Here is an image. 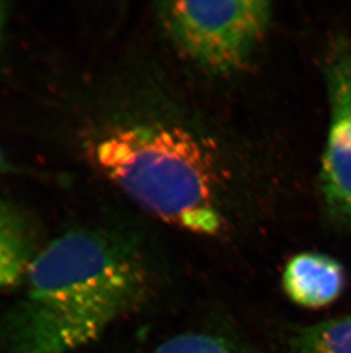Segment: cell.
I'll return each instance as SVG.
<instances>
[{
    "label": "cell",
    "instance_id": "10",
    "mask_svg": "<svg viewBox=\"0 0 351 353\" xmlns=\"http://www.w3.org/2000/svg\"><path fill=\"white\" fill-rule=\"evenodd\" d=\"M5 13H6V10H5V7H3V3H0V38H1V34H3Z\"/></svg>",
    "mask_w": 351,
    "mask_h": 353
},
{
    "label": "cell",
    "instance_id": "4",
    "mask_svg": "<svg viewBox=\"0 0 351 353\" xmlns=\"http://www.w3.org/2000/svg\"><path fill=\"white\" fill-rule=\"evenodd\" d=\"M330 125L319 187L331 220L351 230V43L334 45L325 65Z\"/></svg>",
    "mask_w": 351,
    "mask_h": 353
},
{
    "label": "cell",
    "instance_id": "5",
    "mask_svg": "<svg viewBox=\"0 0 351 353\" xmlns=\"http://www.w3.org/2000/svg\"><path fill=\"white\" fill-rule=\"evenodd\" d=\"M281 283L288 299L295 304L319 309L341 296L347 276L343 265L333 257L305 252L288 260Z\"/></svg>",
    "mask_w": 351,
    "mask_h": 353
},
{
    "label": "cell",
    "instance_id": "8",
    "mask_svg": "<svg viewBox=\"0 0 351 353\" xmlns=\"http://www.w3.org/2000/svg\"><path fill=\"white\" fill-rule=\"evenodd\" d=\"M153 353H242L222 337L206 333H185L171 337Z\"/></svg>",
    "mask_w": 351,
    "mask_h": 353
},
{
    "label": "cell",
    "instance_id": "3",
    "mask_svg": "<svg viewBox=\"0 0 351 353\" xmlns=\"http://www.w3.org/2000/svg\"><path fill=\"white\" fill-rule=\"evenodd\" d=\"M158 17L180 53L204 70L232 74L248 60L272 21V3L163 1Z\"/></svg>",
    "mask_w": 351,
    "mask_h": 353
},
{
    "label": "cell",
    "instance_id": "6",
    "mask_svg": "<svg viewBox=\"0 0 351 353\" xmlns=\"http://www.w3.org/2000/svg\"><path fill=\"white\" fill-rule=\"evenodd\" d=\"M34 256L29 224L13 205L0 199V290L23 279Z\"/></svg>",
    "mask_w": 351,
    "mask_h": 353
},
{
    "label": "cell",
    "instance_id": "2",
    "mask_svg": "<svg viewBox=\"0 0 351 353\" xmlns=\"http://www.w3.org/2000/svg\"><path fill=\"white\" fill-rule=\"evenodd\" d=\"M97 168L149 213L193 234L222 230V170L202 137L167 120H134L92 147Z\"/></svg>",
    "mask_w": 351,
    "mask_h": 353
},
{
    "label": "cell",
    "instance_id": "1",
    "mask_svg": "<svg viewBox=\"0 0 351 353\" xmlns=\"http://www.w3.org/2000/svg\"><path fill=\"white\" fill-rule=\"evenodd\" d=\"M7 325L12 353H76L133 310L146 292L140 259L92 230L62 234L34 254Z\"/></svg>",
    "mask_w": 351,
    "mask_h": 353
},
{
    "label": "cell",
    "instance_id": "7",
    "mask_svg": "<svg viewBox=\"0 0 351 353\" xmlns=\"http://www.w3.org/2000/svg\"><path fill=\"white\" fill-rule=\"evenodd\" d=\"M293 353H351V316L314 323L292 342Z\"/></svg>",
    "mask_w": 351,
    "mask_h": 353
},
{
    "label": "cell",
    "instance_id": "9",
    "mask_svg": "<svg viewBox=\"0 0 351 353\" xmlns=\"http://www.w3.org/2000/svg\"><path fill=\"white\" fill-rule=\"evenodd\" d=\"M12 170V166L8 163L6 156L3 154V151L0 150V174L7 173Z\"/></svg>",
    "mask_w": 351,
    "mask_h": 353
}]
</instances>
